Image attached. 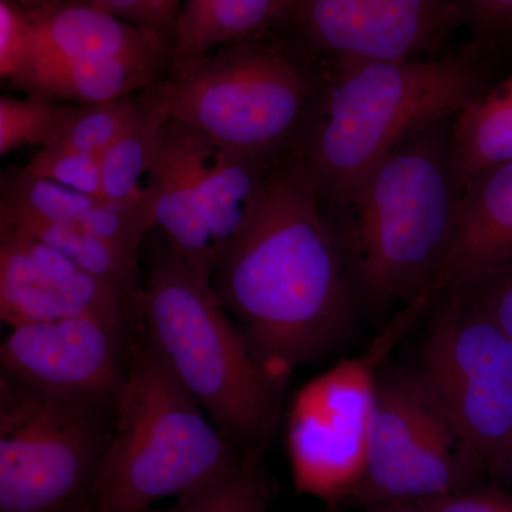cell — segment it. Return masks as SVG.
I'll use <instances>...</instances> for the list:
<instances>
[{
	"label": "cell",
	"mask_w": 512,
	"mask_h": 512,
	"mask_svg": "<svg viewBox=\"0 0 512 512\" xmlns=\"http://www.w3.org/2000/svg\"><path fill=\"white\" fill-rule=\"evenodd\" d=\"M211 286L284 387L298 367L345 342L359 306L335 225L285 157L222 252Z\"/></svg>",
	"instance_id": "6da1fadb"
},
{
	"label": "cell",
	"mask_w": 512,
	"mask_h": 512,
	"mask_svg": "<svg viewBox=\"0 0 512 512\" xmlns=\"http://www.w3.org/2000/svg\"><path fill=\"white\" fill-rule=\"evenodd\" d=\"M494 84L478 45L458 55L325 64L318 99L285 160L330 214L397 144L456 116Z\"/></svg>",
	"instance_id": "7a4b0ae2"
},
{
	"label": "cell",
	"mask_w": 512,
	"mask_h": 512,
	"mask_svg": "<svg viewBox=\"0 0 512 512\" xmlns=\"http://www.w3.org/2000/svg\"><path fill=\"white\" fill-rule=\"evenodd\" d=\"M456 116L397 144L328 214L359 305L383 311L429 295L464 195L454 153Z\"/></svg>",
	"instance_id": "3957f363"
},
{
	"label": "cell",
	"mask_w": 512,
	"mask_h": 512,
	"mask_svg": "<svg viewBox=\"0 0 512 512\" xmlns=\"http://www.w3.org/2000/svg\"><path fill=\"white\" fill-rule=\"evenodd\" d=\"M138 325L175 377L241 453L264 450L285 387L268 372L212 289L153 229Z\"/></svg>",
	"instance_id": "277c9868"
},
{
	"label": "cell",
	"mask_w": 512,
	"mask_h": 512,
	"mask_svg": "<svg viewBox=\"0 0 512 512\" xmlns=\"http://www.w3.org/2000/svg\"><path fill=\"white\" fill-rule=\"evenodd\" d=\"M241 454L137 325L113 439L87 512H146L217 480Z\"/></svg>",
	"instance_id": "5b68a950"
},
{
	"label": "cell",
	"mask_w": 512,
	"mask_h": 512,
	"mask_svg": "<svg viewBox=\"0 0 512 512\" xmlns=\"http://www.w3.org/2000/svg\"><path fill=\"white\" fill-rule=\"evenodd\" d=\"M269 33L215 50L167 77L168 117L218 146L284 158L325 80V66Z\"/></svg>",
	"instance_id": "8992f818"
},
{
	"label": "cell",
	"mask_w": 512,
	"mask_h": 512,
	"mask_svg": "<svg viewBox=\"0 0 512 512\" xmlns=\"http://www.w3.org/2000/svg\"><path fill=\"white\" fill-rule=\"evenodd\" d=\"M117 400L70 399L0 373V512H87Z\"/></svg>",
	"instance_id": "52a82bcc"
},
{
	"label": "cell",
	"mask_w": 512,
	"mask_h": 512,
	"mask_svg": "<svg viewBox=\"0 0 512 512\" xmlns=\"http://www.w3.org/2000/svg\"><path fill=\"white\" fill-rule=\"evenodd\" d=\"M433 305L429 295L407 303L360 355L340 360L292 397L286 448L296 494L316 498L329 511L352 504L365 476L380 373Z\"/></svg>",
	"instance_id": "ba28073f"
},
{
	"label": "cell",
	"mask_w": 512,
	"mask_h": 512,
	"mask_svg": "<svg viewBox=\"0 0 512 512\" xmlns=\"http://www.w3.org/2000/svg\"><path fill=\"white\" fill-rule=\"evenodd\" d=\"M487 471L417 370L380 373L365 476L352 505L423 504L484 483Z\"/></svg>",
	"instance_id": "9c48e42d"
},
{
	"label": "cell",
	"mask_w": 512,
	"mask_h": 512,
	"mask_svg": "<svg viewBox=\"0 0 512 512\" xmlns=\"http://www.w3.org/2000/svg\"><path fill=\"white\" fill-rule=\"evenodd\" d=\"M436 303L417 372L488 477L512 450V338L464 296Z\"/></svg>",
	"instance_id": "30bf717a"
},
{
	"label": "cell",
	"mask_w": 512,
	"mask_h": 512,
	"mask_svg": "<svg viewBox=\"0 0 512 512\" xmlns=\"http://www.w3.org/2000/svg\"><path fill=\"white\" fill-rule=\"evenodd\" d=\"M461 23L454 0H284L271 32L325 66L423 59Z\"/></svg>",
	"instance_id": "8fae6325"
},
{
	"label": "cell",
	"mask_w": 512,
	"mask_h": 512,
	"mask_svg": "<svg viewBox=\"0 0 512 512\" xmlns=\"http://www.w3.org/2000/svg\"><path fill=\"white\" fill-rule=\"evenodd\" d=\"M136 330L92 316L16 326L0 348V373L55 396L117 400Z\"/></svg>",
	"instance_id": "7c38bea8"
},
{
	"label": "cell",
	"mask_w": 512,
	"mask_h": 512,
	"mask_svg": "<svg viewBox=\"0 0 512 512\" xmlns=\"http://www.w3.org/2000/svg\"><path fill=\"white\" fill-rule=\"evenodd\" d=\"M92 316L119 328H137V305L96 276L0 222V318L9 328Z\"/></svg>",
	"instance_id": "4fadbf2b"
},
{
	"label": "cell",
	"mask_w": 512,
	"mask_h": 512,
	"mask_svg": "<svg viewBox=\"0 0 512 512\" xmlns=\"http://www.w3.org/2000/svg\"><path fill=\"white\" fill-rule=\"evenodd\" d=\"M512 269V163L481 171L464 188L450 245L429 295H460Z\"/></svg>",
	"instance_id": "5bb4252c"
},
{
	"label": "cell",
	"mask_w": 512,
	"mask_h": 512,
	"mask_svg": "<svg viewBox=\"0 0 512 512\" xmlns=\"http://www.w3.org/2000/svg\"><path fill=\"white\" fill-rule=\"evenodd\" d=\"M200 144L198 131L168 117L154 147L147 195L153 229L211 281L218 254L202 212Z\"/></svg>",
	"instance_id": "9a60e30c"
},
{
	"label": "cell",
	"mask_w": 512,
	"mask_h": 512,
	"mask_svg": "<svg viewBox=\"0 0 512 512\" xmlns=\"http://www.w3.org/2000/svg\"><path fill=\"white\" fill-rule=\"evenodd\" d=\"M30 12L36 26L35 60H140L171 67L170 47L89 0Z\"/></svg>",
	"instance_id": "2e32d148"
},
{
	"label": "cell",
	"mask_w": 512,
	"mask_h": 512,
	"mask_svg": "<svg viewBox=\"0 0 512 512\" xmlns=\"http://www.w3.org/2000/svg\"><path fill=\"white\" fill-rule=\"evenodd\" d=\"M168 74L170 66L163 63L40 57L20 90L70 104L103 103L147 92Z\"/></svg>",
	"instance_id": "e0dca14e"
},
{
	"label": "cell",
	"mask_w": 512,
	"mask_h": 512,
	"mask_svg": "<svg viewBox=\"0 0 512 512\" xmlns=\"http://www.w3.org/2000/svg\"><path fill=\"white\" fill-rule=\"evenodd\" d=\"M284 0H183L168 77L190 72L221 47L271 32Z\"/></svg>",
	"instance_id": "ac0fdd59"
},
{
	"label": "cell",
	"mask_w": 512,
	"mask_h": 512,
	"mask_svg": "<svg viewBox=\"0 0 512 512\" xmlns=\"http://www.w3.org/2000/svg\"><path fill=\"white\" fill-rule=\"evenodd\" d=\"M167 119L168 90L164 79L144 93L137 116L101 158L104 200L144 212L150 222L148 177L158 133Z\"/></svg>",
	"instance_id": "d6986e66"
},
{
	"label": "cell",
	"mask_w": 512,
	"mask_h": 512,
	"mask_svg": "<svg viewBox=\"0 0 512 512\" xmlns=\"http://www.w3.org/2000/svg\"><path fill=\"white\" fill-rule=\"evenodd\" d=\"M0 222L12 225L47 247L56 249L83 271L96 276L137 305L143 286L141 254L117 247L111 242L87 234L82 229L37 220L15 212L0 210Z\"/></svg>",
	"instance_id": "ffe728a7"
},
{
	"label": "cell",
	"mask_w": 512,
	"mask_h": 512,
	"mask_svg": "<svg viewBox=\"0 0 512 512\" xmlns=\"http://www.w3.org/2000/svg\"><path fill=\"white\" fill-rule=\"evenodd\" d=\"M453 140L464 188L481 171L512 163V73L454 117Z\"/></svg>",
	"instance_id": "44dd1931"
},
{
	"label": "cell",
	"mask_w": 512,
	"mask_h": 512,
	"mask_svg": "<svg viewBox=\"0 0 512 512\" xmlns=\"http://www.w3.org/2000/svg\"><path fill=\"white\" fill-rule=\"evenodd\" d=\"M0 185V210L70 225L82 231L94 208L106 201L37 178L25 167H9L3 171Z\"/></svg>",
	"instance_id": "7402d4cb"
},
{
	"label": "cell",
	"mask_w": 512,
	"mask_h": 512,
	"mask_svg": "<svg viewBox=\"0 0 512 512\" xmlns=\"http://www.w3.org/2000/svg\"><path fill=\"white\" fill-rule=\"evenodd\" d=\"M262 453H242L217 480L177 498V503L164 510L146 512H268L271 488L262 468Z\"/></svg>",
	"instance_id": "603a6c76"
},
{
	"label": "cell",
	"mask_w": 512,
	"mask_h": 512,
	"mask_svg": "<svg viewBox=\"0 0 512 512\" xmlns=\"http://www.w3.org/2000/svg\"><path fill=\"white\" fill-rule=\"evenodd\" d=\"M144 93L103 103L74 104L72 113L45 147L66 148L101 161L137 116Z\"/></svg>",
	"instance_id": "cb8c5ba5"
},
{
	"label": "cell",
	"mask_w": 512,
	"mask_h": 512,
	"mask_svg": "<svg viewBox=\"0 0 512 512\" xmlns=\"http://www.w3.org/2000/svg\"><path fill=\"white\" fill-rule=\"evenodd\" d=\"M74 104H57L42 97L0 99V156L25 146L45 147L63 126Z\"/></svg>",
	"instance_id": "d4e9b609"
},
{
	"label": "cell",
	"mask_w": 512,
	"mask_h": 512,
	"mask_svg": "<svg viewBox=\"0 0 512 512\" xmlns=\"http://www.w3.org/2000/svg\"><path fill=\"white\" fill-rule=\"evenodd\" d=\"M36 57L32 12L13 0H0V76L22 89Z\"/></svg>",
	"instance_id": "484cf974"
},
{
	"label": "cell",
	"mask_w": 512,
	"mask_h": 512,
	"mask_svg": "<svg viewBox=\"0 0 512 512\" xmlns=\"http://www.w3.org/2000/svg\"><path fill=\"white\" fill-rule=\"evenodd\" d=\"M28 173L104 200L99 158L59 147H42L25 165Z\"/></svg>",
	"instance_id": "4316f807"
},
{
	"label": "cell",
	"mask_w": 512,
	"mask_h": 512,
	"mask_svg": "<svg viewBox=\"0 0 512 512\" xmlns=\"http://www.w3.org/2000/svg\"><path fill=\"white\" fill-rule=\"evenodd\" d=\"M156 37L173 53L175 29L183 0H89Z\"/></svg>",
	"instance_id": "83f0119b"
},
{
	"label": "cell",
	"mask_w": 512,
	"mask_h": 512,
	"mask_svg": "<svg viewBox=\"0 0 512 512\" xmlns=\"http://www.w3.org/2000/svg\"><path fill=\"white\" fill-rule=\"evenodd\" d=\"M461 22L476 37V45L491 49L512 43V0H454Z\"/></svg>",
	"instance_id": "f1b7e54d"
},
{
	"label": "cell",
	"mask_w": 512,
	"mask_h": 512,
	"mask_svg": "<svg viewBox=\"0 0 512 512\" xmlns=\"http://www.w3.org/2000/svg\"><path fill=\"white\" fill-rule=\"evenodd\" d=\"M421 505L427 512H512V491L491 481Z\"/></svg>",
	"instance_id": "f546056e"
},
{
	"label": "cell",
	"mask_w": 512,
	"mask_h": 512,
	"mask_svg": "<svg viewBox=\"0 0 512 512\" xmlns=\"http://www.w3.org/2000/svg\"><path fill=\"white\" fill-rule=\"evenodd\" d=\"M453 296H464L473 302L512 338V269L471 291Z\"/></svg>",
	"instance_id": "4dcf8cb0"
},
{
	"label": "cell",
	"mask_w": 512,
	"mask_h": 512,
	"mask_svg": "<svg viewBox=\"0 0 512 512\" xmlns=\"http://www.w3.org/2000/svg\"><path fill=\"white\" fill-rule=\"evenodd\" d=\"M366 512H427L421 504H382L365 510Z\"/></svg>",
	"instance_id": "1f68e13d"
},
{
	"label": "cell",
	"mask_w": 512,
	"mask_h": 512,
	"mask_svg": "<svg viewBox=\"0 0 512 512\" xmlns=\"http://www.w3.org/2000/svg\"><path fill=\"white\" fill-rule=\"evenodd\" d=\"M13 2L29 10H45L56 8V6L63 5V3L70 2V0H13Z\"/></svg>",
	"instance_id": "d6a6232c"
},
{
	"label": "cell",
	"mask_w": 512,
	"mask_h": 512,
	"mask_svg": "<svg viewBox=\"0 0 512 512\" xmlns=\"http://www.w3.org/2000/svg\"><path fill=\"white\" fill-rule=\"evenodd\" d=\"M512 470V450L510 453L505 454L500 461L494 464L493 467L488 471V478L493 480L494 477L500 476V474L507 473V471Z\"/></svg>",
	"instance_id": "836d02e7"
}]
</instances>
